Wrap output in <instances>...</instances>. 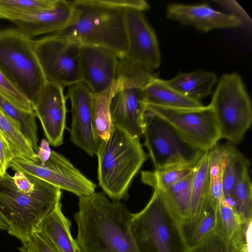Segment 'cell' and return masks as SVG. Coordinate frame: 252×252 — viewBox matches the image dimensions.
Segmentation results:
<instances>
[{"mask_svg": "<svg viewBox=\"0 0 252 252\" xmlns=\"http://www.w3.org/2000/svg\"><path fill=\"white\" fill-rule=\"evenodd\" d=\"M74 215L78 252H140L130 229L131 213L103 193L79 196Z\"/></svg>", "mask_w": 252, "mask_h": 252, "instance_id": "cell-1", "label": "cell"}, {"mask_svg": "<svg viewBox=\"0 0 252 252\" xmlns=\"http://www.w3.org/2000/svg\"><path fill=\"white\" fill-rule=\"evenodd\" d=\"M70 2L73 7L71 19L65 27L55 34L74 39L82 45L109 49L120 58L124 57L127 48L125 10L105 4L102 0Z\"/></svg>", "mask_w": 252, "mask_h": 252, "instance_id": "cell-2", "label": "cell"}, {"mask_svg": "<svg viewBox=\"0 0 252 252\" xmlns=\"http://www.w3.org/2000/svg\"><path fill=\"white\" fill-rule=\"evenodd\" d=\"M140 212L131 213L130 229L140 252H188L184 223L163 190L154 186Z\"/></svg>", "mask_w": 252, "mask_h": 252, "instance_id": "cell-3", "label": "cell"}, {"mask_svg": "<svg viewBox=\"0 0 252 252\" xmlns=\"http://www.w3.org/2000/svg\"><path fill=\"white\" fill-rule=\"evenodd\" d=\"M61 197L60 189L41 179L34 189L26 192L16 186L7 172L0 176V212L8 224V233L22 244L37 231Z\"/></svg>", "mask_w": 252, "mask_h": 252, "instance_id": "cell-4", "label": "cell"}, {"mask_svg": "<svg viewBox=\"0 0 252 252\" xmlns=\"http://www.w3.org/2000/svg\"><path fill=\"white\" fill-rule=\"evenodd\" d=\"M98 185L111 200L120 201L147 159L140 139L113 126L109 138L98 142Z\"/></svg>", "mask_w": 252, "mask_h": 252, "instance_id": "cell-5", "label": "cell"}, {"mask_svg": "<svg viewBox=\"0 0 252 252\" xmlns=\"http://www.w3.org/2000/svg\"><path fill=\"white\" fill-rule=\"evenodd\" d=\"M0 71L32 107L36 104L47 81L33 40L17 28L0 30Z\"/></svg>", "mask_w": 252, "mask_h": 252, "instance_id": "cell-6", "label": "cell"}, {"mask_svg": "<svg viewBox=\"0 0 252 252\" xmlns=\"http://www.w3.org/2000/svg\"><path fill=\"white\" fill-rule=\"evenodd\" d=\"M221 138L235 145L243 140L252 123L250 97L239 74H223L211 103Z\"/></svg>", "mask_w": 252, "mask_h": 252, "instance_id": "cell-7", "label": "cell"}, {"mask_svg": "<svg viewBox=\"0 0 252 252\" xmlns=\"http://www.w3.org/2000/svg\"><path fill=\"white\" fill-rule=\"evenodd\" d=\"M153 76L125 58L119 59L117 77L121 83L111 100L110 115L113 126L134 138L143 136L146 111L143 90Z\"/></svg>", "mask_w": 252, "mask_h": 252, "instance_id": "cell-8", "label": "cell"}, {"mask_svg": "<svg viewBox=\"0 0 252 252\" xmlns=\"http://www.w3.org/2000/svg\"><path fill=\"white\" fill-rule=\"evenodd\" d=\"M143 136L155 170L195 166L206 152L191 144L168 122L147 110Z\"/></svg>", "mask_w": 252, "mask_h": 252, "instance_id": "cell-9", "label": "cell"}, {"mask_svg": "<svg viewBox=\"0 0 252 252\" xmlns=\"http://www.w3.org/2000/svg\"><path fill=\"white\" fill-rule=\"evenodd\" d=\"M34 49L48 82L63 88L82 82V45L55 33L33 40Z\"/></svg>", "mask_w": 252, "mask_h": 252, "instance_id": "cell-10", "label": "cell"}, {"mask_svg": "<svg viewBox=\"0 0 252 252\" xmlns=\"http://www.w3.org/2000/svg\"><path fill=\"white\" fill-rule=\"evenodd\" d=\"M146 110L166 121L189 143L204 151L212 149L221 139L209 104L185 109L146 105Z\"/></svg>", "mask_w": 252, "mask_h": 252, "instance_id": "cell-11", "label": "cell"}, {"mask_svg": "<svg viewBox=\"0 0 252 252\" xmlns=\"http://www.w3.org/2000/svg\"><path fill=\"white\" fill-rule=\"evenodd\" d=\"M9 167L15 172L39 178L61 189L71 192L78 197L95 192L96 185L83 175L62 154L51 150L48 159L41 162L14 158Z\"/></svg>", "mask_w": 252, "mask_h": 252, "instance_id": "cell-12", "label": "cell"}, {"mask_svg": "<svg viewBox=\"0 0 252 252\" xmlns=\"http://www.w3.org/2000/svg\"><path fill=\"white\" fill-rule=\"evenodd\" d=\"M124 19L127 48L124 58L134 65L152 73L159 67L161 62L155 32L141 11L125 9Z\"/></svg>", "mask_w": 252, "mask_h": 252, "instance_id": "cell-13", "label": "cell"}, {"mask_svg": "<svg viewBox=\"0 0 252 252\" xmlns=\"http://www.w3.org/2000/svg\"><path fill=\"white\" fill-rule=\"evenodd\" d=\"M66 99L71 103V141L89 156L97 152L98 141L93 123V94L82 82L68 86Z\"/></svg>", "mask_w": 252, "mask_h": 252, "instance_id": "cell-14", "label": "cell"}, {"mask_svg": "<svg viewBox=\"0 0 252 252\" xmlns=\"http://www.w3.org/2000/svg\"><path fill=\"white\" fill-rule=\"evenodd\" d=\"M119 59L109 49L82 45V82L93 94L104 92L116 82Z\"/></svg>", "mask_w": 252, "mask_h": 252, "instance_id": "cell-15", "label": "cell"}, {"mask_svg": "<svg viewBox=\"0 0 252 252\" xmlns=\"http://www.w3.org/2000/svg\"><path fill=\"white\" fill-rule=\"evenodd\" d=\"M63 88L47 81L38 100L32 107L47 141L54 147L63 143V133L66 128V99Z\"/></svg>", "mask_w": 252, "mask_h": 252, "instance_id": "cell-16", "label": "cell"}, {"mask_svg": "<svg viewBox=\"0 0 252 252\" xmlns=\"http://www.w3.org/2000/svg\"><path fill=\"white\" fill-rule=\"evenodd\" d=\"M166 17L185 25L192 26L204 32L219 29L239 27L243 22L228 13L216 10L208 3H173L166 8Z\"/></svg>", "mask_w": 252, "mask_h": 252, "instance_id": "cell-17", "label": "cell"}, {"mask_svg": "<svg viewBox=\"0 0 252 252\" xmlns=\"http://www.w3.org/2000/svg\"><path fill=\"white\" fill-rule=\"evenodd\" d=\"M72 14L73 7L70 1L57 0L52 8L13 22L18 29L32 38L60 31L69 23Z\"/></svg>", "mask_w": 252, "mask_h": 252, "instance_id": "cell-18", "label": "cell"}, {"mask_svg": "<svg viewBox=\"0 0 252 252\" xmlns=\"http://www.w3.org/2000/svg\"><path fill=\"white\" fill-rule=\"evenodd\" d=\"M211 208L208 151L204 154L193 168L189 216L185 225L186 234L200 216Z\"/></svg>", "mask_w": 252, "mask_h": 252, "instance_id": "cell-19", "label": "cell"}, {"mask_svg": "<svg viewBox=\"0 0 252 252\" xmlns=\"http://www.w3.org/2000/svg\"><path fill=\"white\" fill-rule=\"evenodd\" d=\"M70 226L71 222L63 215L60 202L42 220L36 232L55 252H78Z\"/></svg>", "mask_w": 252, "mask_h": 252, "instance_id": "cell-20", "label": "cell"}, {"mask_svg": "<svg viewBox=\"0 0 252 252\" xmlns=\"http://www.w3.org/2000/svg\"><path fill=\"white\" fill-rule=\"evenodd\" d=\"M143 96L146 105L182 109L195 108L203 106L200 101L183 95L168 87L164 80L155 76L144 87Z\"/></svg>", "mask_w": 252, "mask_h": 252, "instance_id": "cell-21", "label": "cell"}, {"mask_svg": "<svg viewBox=\"0 0 252 252\" xmlns=\"http://www.w3.org/2000/svg\"><path fill=\"white\" fill-rule=\"evenodd\" d=\"M217 80L215 73L197 70L189 73H179L173 78L164 80V82L183 95L199 101L212 93Z\"/></svg>", "mask_w": 252, "mask_h": 252, "instance_id": "cell-22", "label": "cell"}, {"mask_svg": "<svg viewBox=\"0 0 252 252\" xmlns=\"http://www.w3.org/2000/svg\"><path fill=\"white\" fill-rule=\"evenodd\" d=\"M121 83L117 77L116 82L104 92L93 94V123L95 136L98 141L107 140L113 128L110 115L112 98Z\"/></svg>", "mask_w": 252, "mask_h": 252, "instance_id": "cell-23", "label": "cell"}, {"mask_svg": "<svg viewBox=\"0 0 252 252\" xmlns=\"http://www.w3.org/2000/svg\"><path fill=\"white\" fill-rule=\"evenodd\" d=\"M218 214V226L224 237L234 248L240 249L246 245V231L252 221L244 224L223 196L220 199Z\"/></svg>", "mask_w": 252, "mask_h": 252, "instance_id": "cell-24", "label": "cell"}, {"mask_svg": "<svg viewBox=\"0 0 252 252\" xmlns=\"http://www.w3.org/2000/svg\"><path fill=\"white\" fill-rule=\"evenodd\" d=\"M0 110L18 126L33 150L37 153L38 138L36 116L34 112L21 110L0 94Z\"/></svg>", "mask_w": 252, "mask_h": 252, "instance_id": "cell-25", "label": "cell"}, {"mask_svg": "<svg viewBox=\"0 0 252 252\" xmlns=\"http://www.w3.org/2000/svg\"><path fill=\"white\" fill-rule=\"evenodd\" d=\"M57 0H0V18L12 22L54 7Z\"/></svg>", "mask_w": 252, "mask_h": 252, "instance_id": "cell-26", "label": "cell"}, {"mask_svg": "<svg viewBox=\"0 0 252 252\" xmlns=\"http://www.w3.org/2000/svg\"><path fill=\"white\" fill-rule=\"evenodd\" d=\"M228 203L244 224L252 221V184L249 169L244 170L236 181Z\"/></svg>", "mask_w": 252, "mask_h": 252, "instance_id": "cell-27", "label": "cell"}, {"mask_svg": "<svg viewBox=\"0 0 252 252\" xmlns=\"http://www.w3.org/2000/svg\"><path fill=\"white\" fill-rule=\"evenodd\" d=\"M226 158L222 179V193L228 202L231 194L238 177L246 169H249L250 162L235 147V145H225Z\"/></svg>", "mask_w": 252, "mask_h": 252, "instance_id": "cell-28", "label": "cell"}, {"mask_svg": "<svg viewBox=\"0 0 252 252\" xmlns=\"http://www.w3.org/2000/svg\"><path fill=\"white\" fill-rule=\"evenodd\" d=\"M0 132L14 152L17 158L35 160L36 153L18 126L0 110Z\"/></svg>", "mask_w": 252, "mask_h": 252, "instance_id": "cell-29", "label": "cell"}, {"mask_svg": "<svg viewBox=\"0 0 252 252\" xmlns=\"http://www.w3.org/2000/svg\"><path fill=\"white\" fill-rule=\"evenodd\" d=\"M211 205L217 212L223 196L222 179L226 158V147L216 145L209 151Z\"/></svg>", "mask_w": 252, "mask_h": 252, "instance_id": "cell-30", "label": "cell"}, {"mask_svg": "<svg viewBox=\"0 0 252 252\" xmlns=\"http://www.w3.org/2000/svg\"><path fill=\"white\" fill-rule=\"evenodd\" d=\"M193 171V168L187 176L170 187L164 189H161L181 217L184 227L189 216Z\"/></svg>", "mask_w": 252, "mask_h": 252, "instance_id": "cell-31", "label": "cell"}, {"mask_svg": "<svg viewBox=\"0 0 252 252\" xmlns=\"http://www.w3.org/2000/svg\"><path fill=\"white\" fill-rule=\"evenodd\" d=\"M194 167L176 166L153 171H143L141 173V180L151 187L156 186L164 189L187 176Z\"/></svg>", "mask_w": 252, "mask_h": 252, "instance_id": "cell-32", "label": "cell"}, {"mask_svg": "<svg viewBox=\"0 0 252 252\" xmlns=\"http://www.w3.org/2000/svg\"><path fill=\"white\" fill-rule=\"evenodd\" d=\"M218 224V212L213 208L205 211L186 233L189 248L197 245L206 237L216 228Z\"/></svg>", "mask_w": 252, "mask_h": 252, "instance_id": "cell-33", "label": "cell"}, {"mask_svg": "<svg viewBox=\"0 0 252 252\" xmlns=\"http://www.w3.org/2000/svg\"><path fill=\"white\" fill-rule=\"evenodd\" d=\"M235 249L217 225L216 228L201 242L189 247L188 252H234Z\"/></svg>", "mask_w": 252, "mask_h": 252, "instance_id": "cell-34", "label": "cell"}, {"mask_svg": "<svg viewBox=\"0 0 252 252\" xmlns=\"http://www.w3.org/2000/svg\"><path fill=\"white\" fill-rule=\"evenodd\" d=\"M0 94L21 110L33 112L30 101L12 85L0 71Z\"/></svg>", "mask_w": 252, "mask_h": 252, "instance_id": "cell-35", "label": "cell"}, {"mask_svg": "<svg viewBox=\"0 0 252 252\" xmlns=\"http://www.w3.org/2000/svg\"><path fill=\"white\" fill-rule=\"evenodd\" d=\"M21 252H55L37 232L19 248Z\"/></svg>", "mask_w": 252, "mask_h": 252, "instance_id": "cell-36", "label": "cell"}, {"mask_svg": "<svg viewBox=\"0 0 252 252\" xmlns=\"http://www.w3.org/2000/svg\"><path fill=\"white\" fill-rule=\"evenodd\" d=\"M213 2L220 5L228 13L232 15L250 26L252 25V19L241 6L234 0H216Z\"/></svg>", "mask_w": 252, "mask_h": 252, "instance_id": "cell-37", "label": "cell"}, {"mask_svg": "<svg viewBox=\"0 0 252 252\" xmlns=\"http://www.w3.org/2000/svg\"><path fill=\"white\" fill-rule=\"evenodd\" d=\"M16 158L13 149L0 132V176L6 173L10 161Z\"/></svg>", "mask_w": 252, "mask_h": 252, "instance_id": "cell-38", "label": "cell"}, {"mask_svg": "<svg viewBox=\"0 0 252 252\" xmlns=\"http://www.w3.org/2000/svg\"><path fill=\"white\" fill-rule=\"evenodd\" d=\"M102 1L105 4L123 10L130 9L143 12L148 10L150 7L149 3L143 0H102Z\"/></svg>", "mask_w": 252, "mask_h": 252, "instance_id": "cell-39", "label": "cell"}, {"mask_svg": "<svg viewBox=\"0 0 252 252\" xmlns=\"http://www.w3.org/2000/svg\"><path fill=\"white\" fill-rule=\"evenodd\" d=\"M49 143L45 139H42L40 147H38L36 153L37 158L41 162L46 161L49 158L51 150L49 147Z\"/></svg>", "mask_w": 252, "mask_h": 252, "instance_id": "cell-40", "label": "cell"}, {"mask_svg": "<svg viewBox=\"0 0 252 252\" xmlns=\"http://www.w3.org/2000/svg\"><path fill=\"white\" fill-rule=\"evenodd\" d=\"M8 224L0 212V229L8 230Z\"/></svg>", "mask_w": 252, "mask_h": 252, "instance_id": "cell-41", "label": "cell"}, {"mask_svg": "<svg viewBox=\"0 0 252 252\" xmlns=\"http://www.w3.org/2000/svg\"><path fill=\"white\" fill-rule=\"evenodd\" d=\"M239 252H249L246 245L244 246L240 249Z\"/></svg>", "mask_w": 252, "mask_h": 252, "instance_id": "cell-42", "label": "cell"}, {"mask_svg": "<svg viewBox=\"0 0 252 252\" xmlns=\"http://www.w3.org/2000/svg\"><path fill=\"white\" fill-rule=\"evenodd\" d=\"M240 249H235L234 252H239Z\"/></svg>", "mask_w": 252, "mask_h": 252, "instance_id": "cell-43", "label": "cell"}]
</instances>
